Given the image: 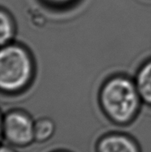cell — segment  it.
Segmentation results:
<instances>
[{
    "mask_svg": "<svg viewBox=\"0 0 151 152\" xmlns=\"http://www.w3.org/2000/svg\"><path fill=\"white\" fill-rule=\"evenodd\" d=\"M102 134L97 142L98 152H140L135 140L123 133H105L103 127Z\"/></svg>",
    "mask_w": 151,
    "mask_h": 152,
    "instance_id": "277c9868",
    "label": "cell"
},
{
    "mask_svg": "<svg viewBox=\"0 0 151 152\" xmlns=\"http://www.w3.org/2000/svg\"><path fill=\"white\" fill-rule=\"evenodd\" d=\"M50 3H55V4H63V3H67L68 2H71V0H46Z\"/></svg>",
    "mask_w": 151,
    "mask_h": 152,
    "instance_id": "9c48e42d",
    "label": "cell"
},
{
    "mask_svg": "<svg viewBox=\"0 0 151 152\" xmlns=\"http://www.w3.org/2000/svg\"><path fill=\"white\" fill-rule=\"evenodd\" d=\"M33 75V62L28 51L20 46L7 44L0 53V86L7 92L20 90Z\"/></svg>",
    "mask_w": 151,
    "mask_h": 152,
    "instance_id": "7a4b0ae2",
    "label": "cell"
},
{
    "mask_svg": "<svg viewBox=\"0 0 151 152\" xmlns=\"http://www.w3.org/2000/svg\"><path fill=\"white\" fill-rule=\"evenodd\" d=\"M136 86L141 99L151 106V61L145 64L138 72Z\"/></svg>",
    "mask_w": 151,
    "mask_h": 152,
    "instance_id": "8992f818",
    "label": "cell"
},
{
    "mask_svg": "<svg viewBox=\"0 0 151 152\" xmlns=\"http://www.w3.org/2000/svg\"><path fill=\"white\" fill-rule=\"evenodd\" d=\"M34 119L24 110H10L2 118V141L13 146H28L34 142Z\"/></svg>",
    "mask_w": 151,
    "mask_h": 152,
    "instance_id": "3957f363",
    "label": "cell"
},
{
    "mask_svg": "<svg viewBox=\"0 0 151 152\" xmlns=\"http://www.w3.org/2000/svg\"><path fill=\"white\" fill-rule=\"evenodd\" d=\"M55 122L49 116L34 119V142H46L55 135Z\"/></svg>",
    "mask_w": 151,
    "mask_h": 152,
    "instance_id": "5b68a950",
    "label": "cell"
},
{
    "mask_svg": "<svg viewBox=\"0 0 151 152\" xmlns=\"http://www.w3.org/2000/svg\"><path fill=\"white\" fill-rule=\"evenodd\" d=\"M0 28H1V34H0V42L2 46L8 44L9 41L12 38L14 35V23L12 18L10 16L9 13L5 12L4 10L1 11L0 14Z\"/></svg>",
    "mask_w": 151,
    "mask_h": 152,
    "instance_id": "52a82bcc",
    "label": "cell"
},
{
    "mask_svg": "<svg viewBox=\"0 0 151 152\" xmlns=\"http://www.w3.org/2000/svg\"><path fill=\"white\" fill-rule=\"evenodd\" d=\"M53 152H67V151H55Z\"/></svg>",
    "mask_w": 151,
    "mask_h": 152,
    "instance_id": "30bf717a",
    "label": "cell"
},
{
    "mask_svg": "<svg viewBox=\"0 0 151 152\" xmlns=\"http://www.w3.org/2000/svg\"><path fill=\"white\" fill-rule=\"evenodd\" d=\"M141 99L136 85L123 77L107 81L99 97L102 112L117 124L130 123L136 117L141 108Z\"/></svg>",
    "mask_w": 151,
    "mask_h": 152,
    "instance_id": "6da1fadb",
    "label": "cell"
},
{
    "mask_svg": "<svg viewBox=\"0 0 151 152\" xmlns=\"http://www.w3.org/2000/svg\"><path fill=\"white\" fill-rule=\"evenodd\" d=\"M0 152H17L16 150L14 148V146L10 145L6 142L2 141V147H1V151Z\"/></svg>",
    "mask_w": 151,
    "mask_h": 152,
    "instance_id": "ba28073f",
    "label": "cell"
}]
</instances>
